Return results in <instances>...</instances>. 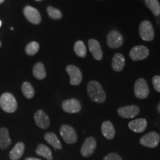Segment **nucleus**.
Masks as SVG:
<instances>
[{
    "label": "nucleus",
    "instance_id": "f257e3e1",
    "mask_svg": "<svg viewBox=\"0 0 160 160\" xmlns=\"http://www.w3.org/2000/svg\"><path fill=\"white\" fill-rule=\"evenodd\" d=\"M88 94L92 101L97 103H104L106 100L105 92L101 84L97 81H91L87 86Z\"/></svg>",
    "mask_w": 160,
    "mask_h": 160
},
{
    "label": "nucleus",
    "instance_id": "f03ea898",
    "mask_svg": "<svg viewBox=\"0 0 160 160\" xmlns=\"http://www.w3.org/2000/svg\"><path fill=\"white\" fill-rule=\"evenodd\" d=\"M0 106L5 112L13 113L17 109V102L11 93H5L0 97Z\"/></svg>",
    "mask_w": 160,
    "mask_h": 160
},
{
    "label": "nucleus",
    "instance_id": "7ed1b4c3",
    "mask_svg": "<svg viewBox=\"0 0 160 160\" xmlns=\"http://www.w3.org/2000/svg\"><path fill=\"white\" fill-rule=\"evenodd\" d=\"M139 32L140 37L144 41H152L154 38V30L153 25L148 20H144L139 25Z\"/></svg>",
    "mask_w": 160,
    "mask_h": 160
},
{
    "label": "nucleus",
    "instance_id": "20e7f679",
    "mask_svg": "<svg viewBox=\"0 0 160 160\" xmlns=\"http://www.w3.org/2000/svg\"><path fill=\"white\" fill-rule=\"evenodd\" d=\"M149 93V88L146 80L142 78L137 79L134 85V93L136 97L140 99H146L148 97Z\"/></svg>",
    "mask_w": 160,
    "mask_h": 160
},
{
    "label": "nucleus",
    "instance_id": "39448f33",
    "mask_svg": "<svg viewBox=\"0 0 160 160\" xmlns=\"http://www.w3.org/2000/svg\"><path fill=\"white\" fill-rule=\"evenodd\" d=\"M60 135L68 144H74L77 141V132L70 125H64L62 126L60 128Z\"/></svg>",
    "mask_w": 160,
    "mask_h": 160
},
{
    "label": "nucleus",
    "instance_id": "423d86ee",
    "mask_svg": "<svg viewBox=\"0 0 160 160\" xmlns=\"http://www.w3.org/2000/svg\"><path fill=\"white\" fill-rule=\"evenodd\" d=\"M160 141V136L158 133L154 131L150 132L143 136L139 140V143L145 147L154 148L159 145Z\"/></svg>",
    "mask_w": 160,
    "mask_h": 160
},
{
    "label": "nucleus",
    "instance_id": "0eeeda50",
    "mask_svg": "<svg viewBox=\"0 0 160 160\" xmlns=\"http://www.w3.org/2000/svg\"><path fill=\"white\" fill-rule=\"evenodd\" d=\"M66 71L70 77V83L72 85H79L82 80V74L79 68L73 65L66 67Z\"/></svg>",
    "mask_w": 160,
    "mask_h": 160
},
{
    "label": "nucleus",
    "instance_id": "6e6552de",
    "mask_svg": "<svg viewBox=\"0 0 160 160\" xmlns=\"http://www.w3.org/2000/svg\"><path fill=\"white\" fill-rule=\"evenodd\" d=\"M129 55L133 61H140L148 57L149 50L144 45H137L131 50Z\"/></svg>",
    "mask_w": 160,
    "mask_h": 160
},
{
    "label": "nucleus",
    "instance_id": "1a4fd4ad",
    "mask_svg": "<svg viewBox=\"0 0 160 160\" xmlns=\"http://www.w3.org/2000/svg\"><path fill=\"white\" fill-rule=\"evenodd\" d=\"M124 42L123 37L117 31H111L108 34L107 43L111 48H119L122 45Z\"/></svg>",
    "mask_w": 160,
    "mask_h": 160
},
{
    "label": "nucleus",
    "instance_id": "9d476101",
    "mask_svg": "<svg viewBox=\"0 0 160 160\" xmlns=\"http://www.w3.org/2000/svg\"><path fill=\"white\" fill-rule=\"evenodd\" d=\"M23 13L26 19L28 20L33 25H39L42 21V17L40 13L37 9L31 6L28 5L24 8Z\"/></svg>",
    "mask_w": 160,
    "mask_h": 160
},
{
    "label": "nucleus",
    "instance_id": "9b49d317",
    "mask_svg": "<svg viewBox=\"0 0 160 160\" xmlns=\"http://www.w3.org/2000/svg\"><path fill=\"white\" fill-rule=\"evenodd\" d=\"M97 148V141L94 137H88L81 147V154L85 157H88L93 154Z\"/></svg>",
    "mask_w": 160,
    "mask_h": 160
},
{
    "label": "nucleus",
    "instance_id": "f8f14e48",
    "mask_svg": "<svg viewBox=\"0 0 160 160\" xmlns=\"http://www.w3.org/2000/svg\"><path fill=\"white\" fill-rule=\"evenodd\" d=\"M139 113V108L137 105H132L128 106H124L118 109V114L122 118L131 119L135 117Z\"/></svg>",
    "mask_w": 160,
    "mask_h": 160
},
{
    "label": "nucleus",
    "instance_id": "ddd939ff",
    "mask_svg": "<svg viewBox=\"0 0 160 160\" xmlns=\"http://www.w3.org/2000/svg\"><path fill=\"white\" fill-rule=\"evenodd\" d=\"M63 111L66 113H77L81 111V104L77 99H70L64 101L62 105Z\"/></svg>",
    "mask_w": 160,
    "mask_h": 160
},
{
    "label": "nucleus",
    "instance_id": "4468645a",
    "mask_svg": "<svg viewBox=\"0 0 160 160\" xmlns=\"http://www.w3.org/2000/svg\"><path fill=\"white\" fill-rule=\"evenodd\" d=\"M34 120L38 127L42 129H46L50 126V119L48 116L42 110H39L35 113Z\"/></svg>",
    "mask_w": 160,
    "mask_h": 160
},
{
    "label": "nucleus",
    "instance_id": "2eb2a0df",
    "mask_svg": "<svg viewBox=\"0 0 160 160\" xmlns=\"http://www.w3.org/2000/svg\"><path fill=\"white\" fill-rule=\"evenodd\" d=\"M88 47L91 54L96 60H101L102 59V50L101 45L97 39H91L88 40Z\"/></svg>",
    "mask_w": 160,
    "mask_h": 160
},
{
    "label": "nucleus",
    "instance_id": "dca6fc26",
    "mask_svg": "<svg viewBox=\"0 0 160 160\" xmlns=\"http://www.w3.org/2000/svg\"><path fill=\"white\" fill-rule=\"evenodd\" d=\"M147 121L145 119H137L132 120L128 123L129 128L136 133H142L147 128Z\"/></svg>",
    "mask_w": 160,
    "mask_h": 160
},
{
    "label": "nucleus",
    "instance_id": "f3484780",
    "mask_svg": "<svg viewBox=\"0 0 160 160\" xmlns=\"http://www.w3.org/2000/svg\"><path fill=\"white\" fill-rule=\"evenodd\" d=\"M112 68L114 71H122L125 65V59L122 53H117L113 56L112 60Z\"/></svg>",
    "mask_w": 160,
    "mask_h": 160
},
{
    "label": "nucleus",
    "instance_id": "a211bd4d",
    "mask_svg": "<svg viewBox=\"0 0 160 160\" xmlns=\"http://www.w3.org/2000/svg\"><path fill=\"white\" fill-rule=\"evenodd\" d=\"M11 139L9 136L8 129L6 128H0V149L5 150L11 145Z\"/></svg>",
    "mask_w": 160,
    "mask_h": 160
},
{
    "label": "nucleus",
    "instance_id": "6ab92c4d",
    "mask_svg": "<svg viewBox=\"0 0 160 160\" xmlns=\"http://www.w3.org/2000/svg\"><path fill=\"white\" fill-rule=\"evenodd\" d=\"M102 133L107 139H113L115 136V128L110 121H105L102 125Z\"/></svg>",
    "mask_w": 160,
    "mask_h": 160
},
{
    "label": "nucleus",
    "instance_id": "aec40b11",
    "mask_svg": "<svg viewBox=\"0 0 160 160\" xmlns=\"http://www.w3.org/2000/svg\"><path fill=\"white\" fill-rule=\"evenodd\" d=\"M24 151H25V144L21 142H18L10 152V158L12 160L19 159L22 157Z\"/></svg>",
    "mask_w": 160,
    "mask_h": 160
},
{
    "label": "nucleus",
    "instance_id": "412c9836",
    "mask_svg": "<svg viewBox=\"0 0 160 160\" xmlns=\"http://www.w3.org/2000/svg\"><path fill=\"white\" fill-rule=\"evenodd\" d=\"M45 139L46 140V142H48V143H49L51 146H53L54 148L58 150H61L62 148V144L55 133H52V132L46 133L45 134Z\"/></svg>",
    "mask_w": 160,
    "mask_h": 160
},
{
    "label": "nucleus",
    "instance_id": "4be33fe9",
    "mask_svg": "<svg viewBox=\"0 0 160 160\" xmlns=\"http://www.w3.org/2000/svg\"><path fill=\"white\" fill-rule=\"evenodd\" d=\"M36 153L48 160H53V156L51 149L44 144H39L36 149Z\"/></svg>",
    "mask_w": 160,
    "mask_h": 160
},
{
    "label": "nucleus",
    "instance_id": "5701e85b",
    "mask_svg": "<svg viewBox=\"0 0 160 160\" xmlns=\"http://www.w3.org/2000/svg\"><path fill=\"white\" fill-rule=\"evenodd\" d=\"M33 74L36 79L42 80L46 77V71L43 63L37 62L33 68Z\"/></svg>",
    "mask_w": 160,
    "mask_h": 160
},
{
    "label": "nucleus",
    "instance_id": "b1692460",
    "mask_svg": "<svg viewBox=\"0 0 160 160\" xmlns=\"http://www.w3.org/2000/svg\"><path fill=\"white\" fill-rule=\"evenodd\" d=\"M145 5L155 16L160 14V4L158 0H145Z\"/></svg>",
    "mask_w": 160,
    "mask_h": 160
},
{
    "label": "nucleus",
    "instance_id": "393cba45",
    "mask_svg": "<svg viewBox=\"0 0 160 160\" xmlns=\"http://www.w3.org/2000/svg\"><path fill=\"white\" fill-rule=\"evenodd\" d=\"M22 91L23 95L27 98V99H31L34 97L35 91L33 86L28 82H25L22 85Z\"/></svg>",
    "mask_w": 160,
    "mask_h": 160
},
{
    "label": "nucleus",
    "instance_id": "a878e982",
    "mask_svg": "<svg viewBox=\"0 0 160 160\" xmlns=\"http://www.w3.org/2000/svg\"><path fill=\"white\" fill-rule=\"evenodd\" d=\"M73 49H74L75 53L79 57L83 58L86 57V54H87V49H86L85 43H84L82 41H81V40L77 41V42L75 43Z\"/></svg>",
    "mask_w": 160,
    "mask_h": 160
},
{
    "label": "nucleus",
    "instance_id": "bb28decb",
    "mask_svg": "<svg viewBox=\"0 0 160 160\" xmlns=\"http://www.w3.org/2000/svg\"><path fill=\"white\" fill-rule=\"evenodd\" d=\"M39 45L37 42H31L25 48V53L28 56H33L39 51Z\"/></svg>",
    "mask_w": 160,
    "mask_h": 160
},
{
    "label": "nucleus",
    "instance_id": "cd10ccee",
    "mask_svg": "<svg viewBox=\"0 0 160 160\" xmlns=\"http://www.w3.org/2000/svg\"><path fill=\"white\" fill-rule=\"evenodd\" d=\"M47 11L48 13L50 18H51L52 19H60L62 17V13L59 11V9L51 7V6H48L47 8Z\"/></svg>",
    "mask_w": 160,
    "mask_h": 160
},
{
    "label": "nucleus",
    "instance_id": "c85d7f7f",
    "mask_svg": "<svg viewBox=\"0 0 160 160\" xmlns=\"http://www.w3.org/2000/svg\"><path fill=\"white\" fill-rule=\"evenodd\" d=\"M152 83L155 91L160 92V76H155L152 79Z\"/></svg>",
    "mask_w": 160,
    "mask_h": 160
},
{
    "label": "nucleus",
    "instance_id": "c756f323",
    "mask_svg": "<svg viewBox=\"0 0 160 160\" xmlns=\"http://www.w3.org/2000/svg\"><path fill=\"white\" fill-rule=\"evenodd\" d=\"M103 160H122V157L116 153H108L107 156L104 157Z\"/></svg>",
    "mask_w": 160,
    "mask_h": 160
},
{
    "label": "nucleus",
    "instance_id": "7c9ffc66",
    "mask_svg": "<svg viewBox=\"0 0 160 160\" xmlns=\"http://www.w3.org/2000/svg\"><path fill=\"white\" fill-rule=\"evenodd\" d=\"M25 160H42L40 159H38V158H34V157H29L25 159Z\"/></svg>",
    "mask_w": 160,
    "mask_h": 160
},
{
    "label": "nucleus",
    "instance_id": "2f4dec72",
    "mask_svg": "<svg viewBox=\"0 0 160 160\" xmlns=\"http://www.w3.org/2000/svg\"><path fill=\"white\" fill-rule=\"evenodd\" d=\"M157 111L159 113H160V103L159 104V105H158V107H157Z\"/></svg>",
    "mask_w": 160,
    "mask_h": 160
},
{
    "label": "nucleus",
    "instance_id": "473e14b6",
    "mask_svg": "<svg viewBox=\"0 0 160 160\" xmlns=\"http://www.w3.org/2000/svg\"><path fill=\"white\" fill-rule=\"evenodd\" d=\"M4 1H5V0H0V4L3 3V2H4Z\"/></svg>",
    "mask_w": 160,
    "mask_h": 160
},
{
    "label": "nucleus",
    "instance_id": "72a5a7b5",
    "mask_svg": "<svg viewBox=\"0 0 160 160\" xmlns=\"http://www.w3.org/2000/svg\"><path fill=\"white\" fill-rule=\"evenodd\" d=\"M35 1H37V2H40V1H42V0H35Z\"/></svg>",
    "mask_w": 160,
    "mask_h": 160
},
{
    "label": "nucleus",
    "instance_id": "f704fd0d",
    "mask_svg": "<svg viewBox=\"0 0 160 160\" xmlns=\"http://www.w3.org/2000/svg\"><path fill=\"white\" fill-rule=\"evenodd\" d=\"M1 25H2V22H1V20H0V27H1Z\"/></svg>",
    "mask_w": 160,
    "mask_h": 160
},
{
    "label": "nucleus",
    "instance_id": "c9c22d12",
    "mask_svg": "<svg viewBox=\"0 0 160 160\" xmlns=\"http://www.w3.org/2000/svg\"><path fill=\"white\" fill-rule=\"evenodd\" d=\"M1 46H2V42H1V41H0V48H1Z\"/></svg>",
    "mask_w": 160,
    "mask_h": 160
}]
</instances>
